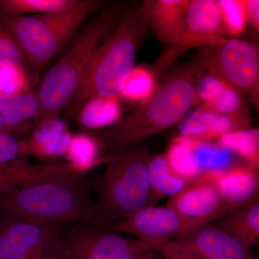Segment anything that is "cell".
I'll use <instances>...</instances> for the list:
<instances>
[{
  "label": "cell",
  "mask_w": 259,
  "mask_h": 259,
  "mask_svg": "<svg viewBox=\"0 0 259 259\" xmlns=\"http://www.w3.org/2000/svg\"><path fill=\"white\" fill-rule=\"evenodd\" d=\"M202 71L195 64L175 70L115 125L90 134L111 153L178 124L195 105V83Z\"/></svg>",
  "instance_id": "6da1fadb"
},
{
  "label": "cell",
  "mask_w": 259,
  "mask_h": 259,
  "mask_svg": "<svg viewBox=\"0 0 259 259\" xmlns=\"http://www.w3.org/2000/svg\"><path fill=\"white\" fill-rule=\"evenodd\" d=\"M90 190L91 180L87 176L18 188L0 195V212L54 228L71 224L105 228L106 218Z\"/></svg>",
  "instance_id": "7a4b0ae2"
},
{
  "label": "cell",
  "mask_w": 259,
  "mask_h": 259,
  "mask_svg": "<svg viewBox=\"0 0 259 259\" xmlns=\"http://www.w3.org/2000/svg\"><path fill=\"white\" fill-rule=\"evenodd\" d=\"M149 29L139 5L123 8L118 21L97 49L88 72L67 107L77 115L95 97L119 96L124 79L135 67L136 55Z\"/></svg>",
  "instance_id": "3957f363"
},
{
  "label": "cell",
  "mask_w": 259,
  "mask_h": 259,
  "mask_svg": "<svg viewBox=\"0 0 259 259\" xmlns=\"http://www.w3.org/2000/svg\"><path fill=\"white\" fill-rule=\"evenodd\" d=\"M123 8L120 3L107 5L83 28L65 56L49 71L37 93L40 112L37 120L55 118L67 108L103 39L115 26Z\"/></svg>",
  "instance_id": "277c9868"
},
{
  "label": "cell",
  "mask_w": 259,
  "mask_h": 259,
  "mask_svg": "<svg viewBox=\"0 0 259 259\" xmlns=\"http://www.w3.org/2000/svg\"><path fill=\"white\" fill-rule=\"evenodd\" d=\"M147 148L139 143L112 151L104 173L91 181V189L108 224L128 217L148 206Z\"/></svg>",
  "instance_id": "5b68a950"
},
{
  "label": "cell",
  "mask_w": 259,
  "mask_h": 259,
  "mask_svg": "<svg viewBox=\"0 0 259 259\" xmlns=\"http://www.w3.org/2000/svg\"><path fill=\"white\" fill-rule=\"evenodd\" d=\"M100 5L101 2L73 11L51 14L15 16L0 14V23L11 32L21 47L26 61L35 74H39L69 41L89 13Z\"/></svg>",
  "instance_id": "8992f818"
},
{
  "label": "cell",
  "mask_w": 259,
  "mask_h": 259,
  "mask_svg": "<svg viewBox=\"0 0 259 259\" xmlns=\"http://www.w3.org/2000/svg\"><path fill=\"white\" fill-rule=\"evenodd\" d=\"M194 64L244 93L255 110L259 107V51L254 44L229 37L198 49Z\"/></svg>",
  "instance_id": "52a82bcc"
},
{
  "label": "cell",
  "mask_w": 259,
  "mask_h": 259,
  "mask_svg": "<svg viewBox=\"0 0 259 259\" xmlns=\"http://www.w3.org/2000/svg\"><path fill=\"white\" fill-rule=\"evenodd\" d=\"M229 38L215 0H190L185 30L180 40L165 48L151 70L156 79L161 77L187 51L194 48L212 47Z\"/></svg>",
  "instance_id": "ba28073f"
},
{
  "label": "cell",
  "mask_w": 259,
  "mask_h": 259,
  "mask_svg": "<svg viewBox=\"0 0 259 259\" xmlns=\"http://www.w3.org/2000/svg\"><path fill=\"white\" fill-rule=\"evenodd\" d=\"M0 219V259H62L57 228L3 214Z\"/></svg>",
  "instance_id": "9c48e42d"
},
{
  "label": "cell",
  "mask_w": 259,
  "mask_h": 259,
  "mask_svg": "<svg viewBox=\"0 0 259 259\" xmlns=\"http://www.w3.org/2000/svg\"><path fill=\"white\" fill-rule=\"evenodd\" d=\"M61 238L62 259H142L156 252L139 240L124 238L103 227L90 225H76V229Z\"/></svg>",
  "instance_id": "30bf717a"
},
{
  "label": "cell",
  "mask_w": 259,
  "mask_h": 259,
  "mask_svg": "<svg viewBox=\"0 0 259 259\" xmlns=\"http://www.w3.org/2000/svg\"><path fill=\"white\" fill-rule=\"evenodd\" d=\"M200 226L167 207L146 206L128 217L110 223L105 228L115 233L134 235L155 250L186 232Z\"/></svg>",
  "instance_id": "8fae6325"
},
{
  "label": "cell",
  "mask_w": 259,
  "mask_h": 259,
  "mask_svg": "<svg viewBox=\"0 0 259 259\" xmlns=\"http://www.w3.org/2000/svg\"><path fill=\"white\" fill-rule=\"evenodd\" d=\"M166 206L199 226L212 223L233 210L207 173L170 197Z\"/></svg>",
  "instance_id": "7c38bea8"
},
{
  "label": "cell",
  "mask_w": 259,
  "mask_h": 259,
  "mask_svg": "<svg viewBox=\"0 0 259 259\" xmlns=\"http://www.w3.org/2000/svg\"><path fill=\"white\" fill-rule=\"evenodd\" d=\"M175 241L205 259H258L253 248L211 223L186 232Z\"/></svg>",
  "instance_id": "4fadbf2b"
},
{
  "label": "cell",
  "mask_w": 259,
  "mask_h": 259,
  "mask_svg": "<svg viewBox=\"0 0 259 259\" xmlns=\"http://www.w3.org/2000/svg\"><path fill=\"white\" fill-rule=\"evenodd\" d=\"M190 1L144 0L141 3L140 8L148 29L166 47L176 44L183 35Z\"/></svg>",
  "instance_id": "5bb4252c"
},
{
  "label": "cell",
  "mask_w": 259,
  "mask_h": 259,
  "mask_svg": "<svg viewBox=\"0 0 259 259\" xmlns=\"http://www.w3.org/2000/svg\"><path fill=\"white\" fill-rule=\"evenodd\" d=\"M250 127L252 121L248 115H221L197 107L187 112L178 123L180 136L204 140Z\"/></svg>",
  "instance_id": "9a60e30c"
},
{
  "label": "cell",
  "mask_w": 259,
  "mask_h": 259,
  "mask_svg": "<svg viewBox=\"0 0 259 259\" xmlns=\"http://www.w3.org/2000/svg\"><path fill=\"white\" fill-rule=\"evenodd\" d=\"M218 192L232 209L258 199L259 177L248 166H237L224 171L207 172Z\"/></svg>",
  "instance_id": "2e32d148"
},
{
  "label": "cell",
  "mask_w": 259,
  "mask_h": 259,
  "mask_svg": "<svg viewBox=\"0 0 259 259\" xmlns=\"http://www.w3.org/2000/svg\"><path fill=\"white\" fill-rule=\"evenodd\" d=\"M71 136L65 123L56 117L42 121L30 140L25 142V152L41 160H57L65 156Z\"/></svg>",
  "instance_id": "e0dca14e"
},
{
  "label": "cell",
  "mask_w": 259,
  "mask_h": 259,
  "mask_svg": "<svg viewBox=\"0 0 259 259\" xmlns=\"http://www.w3.org/2000/svg\"><path fill=\"white\" fill-rule=\"evenodd\" d=\"M147 168L149 183L148 206L154 205L165 197L178 194L197 180L187 178L175 171L165 153L149 156Z\"/></svg>",
  "instance_id": "ac0fdd59"
},
{
  "label": "cell",
  "mask_w": 259,
  "mask_h": 259,
  "mask_svg": "<svg viewBox=\"0 0 259 259\" xmlns=\"http://www.w3.org/2000/svg\"><path fill=\"white\" fill-rule=\"evenodd\" d=\"M213 222L214 226L253 248L259 241L258 199L227 212Z\"/></svg>",
  "instance_id": "d6986e66"
},
{
  "label": "cell",
  "mask_w": 259,
  "mask_h": 259,
  "mask_svg": "<svg viewBox=\"0 0 259 259\" xmlns=\"http://www.w3.org/2000/svg\"><path fill=\"white\" fill-rule=\"evenodd\" d=\"M99 3L93 0H0V14L15 16L66 13Z\"/></svg>",
  "instance_id": "ffe728a7"
},
{
  "label": "cell",
  "mask_w": 259,
  "mask_h": 259,
  "mask_svg": "<svg viewBox=\"0 0 259 259\" xmlns=\"http://www.w3.org/2000/svg\"><path fill=\"white\" fill-rule=\"evenodd\" d=\"M0 112L8 124L10 134L15 136L23 131L28 120H37L40 112L37 93L30 90L18 95L0 96Z\"/></svg>",
  "instance_id": "44dd1931"
},
{
  "label": "cell",
  "mask_w": 259,
  "mask_h": 259,
  "mask_svg": "<svg viewBox=\"0 0 259 259\" xmlns=\"http://www.w3.org/2000/svg\"><path fill=\"white\" fill-rule=\"evenodd\" d=\"M191 151L201 175L207 172L224 171L234 166V153L217 141L189 138Z\"/></svg>",
  "instance_id": "7402d4cb"
},
{
  "label": "cell",
  "mask_w": 259,
  "mask_h": 259,
  "mask_svg": "<svg viewBox=\"0 0 259 259\" xmlns=\"http://www.w3.org/2000/svg\"><path fill=\"white\" fill-rule=\"evenodd\" d=\"M80 123L89 129H104L122 118L119 96L95 97L87 102L79 114Z\"/></svg>",
  "instance_id": "603a6c76"
},
{
  "label": "cell",
  "mask_w": 259,
  "mask_h": 259,
  "mask_svg": "<svg viewBox=\"0 0 259 259\" xmlns=\"http://www.w3.org/2000/svg\"><path fill=\"white\" fill-rule=\"evenodd\" d=\"M102 151L100 143L91 134L72 135L64 157L67 163L90 171L106 161L107 156H102Z\"/></svg>",
  "instance_id": "cb8c5ba5"
},
{
  "label": "cell",
  "mask_w": 259,
  "mask_h": 259,
  "mask_svg": "<svg viewBox=\"0 0 259 259\" xmlns=\"http://www.w3.org/2000/svg\"><path fill=\"white\" fill-rule=\"evenodd\" d=\"M223 147L244 158L248 166L255 171L259 166V131L258 128L241 130L218 139Z\"/></svg>",
  "instance_id": "d4e9b609"
},
{
  "label": "cell",
  "mask_w": 259,
  "mask_h": 259,
  "mask_svg": "<svg viewBox=\"0 0 259 259\" xmlns=\"http://www.w3.org/2000/svg\"><path fill=\"white\" fill-rule=\"evenodd\" d=\"M197 107L221 115H248L249 112L248 100L244 93L228 82L219 95Z\"/></svg>",
  "instance_id": "484cf974"
},
{
  "label": "cell",
  "mask_w": 259,
  "mask_h": 259,
  "mask_svg": "<svg viewBox=\"0 0 259 259\" xmlns=\"http://www.w3.org/2000/svg\"><path fill=\"white\" fill-rule=\"evenodd\" d=\"M151 68L135 67L126 76L121 86L119 96L130 102H141L152 94L157 84Z\"/></svg>",
  "instance_id": "4316f807"
},
{
  "label": "cell",
  "mask_w": 259,
  "mask_h": 259,
  "mask_svg": "<svg viewBox=\"0 0 259 259\" xmlns=\"http://www.w3.org/2000/svg\"><path fill=\"white\" fill-rule=\"evenodd\" d=\"M165 153L173 169L182 176L196 180L202 175L194 161L188 138L179 136L172 140Z\"/></svg>",
  "instance_id": "83f0119b"
},
{
  "label": "cell",
  "mask_w": 259,
  "mask_h": 259,
  "mask_svg": "<svg viewBox=\"0 0 259 259\" xmlns=\"http://www.w3.org/2000/svg\"><path fill=\"white\" fill-rule=\"evenodd\" d=\"M220 13L228 37H238L246 30V8L245 0H219Z\"/></svg>",
  "instance_id": "f1b7e54d"
},
{
  "label": "cell",
  "mask_w": 259,
  "mask_h": 259,
  "mask_svg": "<svg viewBox=\"0 0 259 259\" xmlns=\"http://www.w3.org/2000/svg\"><path fill=\"white\" fill-rule=\"evenodd\" d=\"M30 81L23 66H0V96L30 91Z\"/></svg>",
  "instance_id": "f546056e"
},
{
  "label": "cell",
  "mask_w": 259,
  "mask_h": 259,
  "mask_svg": "<svg viewBox=\"0 0 259 259\" xmlns=\"http://www.w3.org/2000/svg\"><path fill=\"white\" fill-rule=\"evenodd\" d=\"M25 60L23 51L16 39L0 23V66H23Z\"/></svg>",
  "instance_id": "4dcf8cb0"
},
{
  "label": "cell",
  "mask_w": 259,
  "mask_h": 259,
  "mask_svg": "<svg viewBox=\"0 0 259 259\" xmlns=\"http://www.w3.org/2000/svg\"><path fill=\"white\" fill-rule=\"evenodd\" d=\"M226 81L219 76L202 71L195 83V105L197 107L201 104L212 100L222 91Z\"/></svg>",
  "instance_id": "1f68e13d"
},
{
  "label": "cell",
  "mask_w": 259,
  "mask_h": 259,
  "mask_svg": "<svg viewBox=\"0 0 259 259\" xmlns=\"http://www.w3.org/2000/svg\"><path fill=\"white\" fill-rule=\"evenodd\" d=\"M25 142L14 135L0 132V165L26 156Z\"/></svg>",
  "instance_id": "d6a6232c"
},
{
  "label": "cell",
  "mask_w": 259,
  "mask_h": 259,
  "mask_svg": "<svg viewBox=\"0 0 259 259\" xmlns=\"http://www.w3.org/2000/svg\"><path fill=\"white\" fill-rule=\"evenodd\" d=\"M23 171L17 161L0 165V195L16 190L21 183Z\"/></svg>",
  "instance_id": "836d02e7"
},
{
  "label": "cell",
  "mask_w": 259,
  "mask_h": 259,
  "mask_svg": "<svg viewBox=\"0 0 259 259\" xmlns=\"http://www.w3.org/2000/svg\"><path fill=\"white\" fill-rule=\"evenodd\" d=\"M156 252L164 259H205L175 240L158 247Z\"/></svg>",
  "instance_id": "e575fe53"
},
{
  "label": "cell",
  "mask_w": 259,
  "mask_h": 259,
  "mask_svg": "<svg viewBox=\"0 0 259 259\" xmlns=\"http://www.w3.org/2000/svg\"><path fill=\"white\" fill-rule=\"evenodd\" d=\"M246 8L247 21L253 30H259V1L258 0H245Z\"/></svg>",
  "instance_id": "d590c367"
},
{
  "label": "cell",
  "mask_w": 259,
  "mask_h": 259,
  "mask_svg": "<svg viewBox=\"0 0 259 259\" xmlns=\"http://www.w3.org/2000/svg\"><path fill=\"white\" fill-rule=\"evenodd\" d=\"M0 132L10 134L9 127H8V124H7L6 121H5L1 112H0Z\"/></svg>",
  "instance_id": "8d00e7d4"
},
{
  "label": "cell",
  "mask_w": 259,
  "mask_h": 259,
  "mask_svg": "<svg viewBox=\"0 0 259 259\" xmlns=\"http://www.w3.org/2000/svg\"><path fill=\"white\" fill-rule=\"evenodd\" d=\"M142 259H164L163 257L161 256L158 253L154 252V253H151V254L148 255L147 256L144 257Z\"/></svg>",
  "instance_id": "74e56055"
}]
</instances>
